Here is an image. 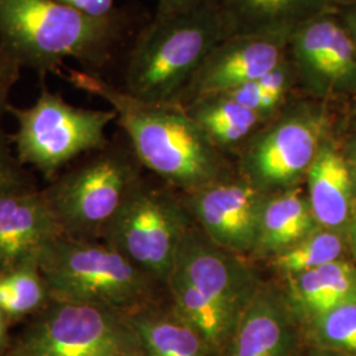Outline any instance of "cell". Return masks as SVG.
I'll list each match as a JSON object with an SVG mask.
<instances>
[{"instance_id":"603a6c76","label":"cell","mask_w":356,"mask_h":356,"mask_svg":"<svg viewBox=\"0 0 356 356\" xmlns=\"http://www.w3.org/2000/svg\"><path fill=\"white\" fill-rule=\"evenodd\" d=\"M296 90H300L298 76L289 54H286L280 64L267 74L226 92V95L269 122L292 101Z\"/></svg>"},{"instance_id":"ffe728a7","label":"cell","mask_w":356,"mask_h":356,"mask_svg":"<svg viewBox=\"0 0 356 356\" xmlns=\"http://www.w3.org/2000/svg\"><path fill=\"white\" fill-rule=\"evenodd\" d=\"M127 316L140 339L143 356H214L172 305L152 302Z\"/></svg>"},{"instance_id":"f546056e","label":"cell","mask_w":356,"mask_h":356,"mask_svg":"<svg viewBox=\"0 0 356 356\" xmlns=\"http://www.w3.org/2000/svg\"><path fill=\"white\" fill-rule=\"evenodd\" d=\"M206 0H157L154 15H170L189 11L204 3Z\"/></svg>"},{"instance_id":"7402d4cb","label":"cell","mask_w":356,"mask_h":356,"mask_svg":"<svg viewBox=\"0 0 356 356\" xmlns=\"http://www.w3.org/2000/svg\"><path fill=\"white\" fill-rule=\"evenodd\" d=\"M170 305L207 344L214 356H222L239 318L204 297L191 282L172 270L165 284Z\"/></svg>"},{"instance_id":"8fae6325","label":"cell","mask_w":356,"mask_h":356,"mask_svg":"<svg viewBox=\"0 0 356 356\" xmlns=\"http://www.w3.org/2000/svg\"><path fill=\"white\" fill-rule=\"evenodd\" d=\"M173 270L238 318L263 284L244 257L218 245L195 223L178 247Z\"/></svg>"},{"instance_id":"30bf717a","label":"cell","mask_w":356,"mask_h":356,"mask_svg":"<svg viewBox=\"0 0 356 356\" xmlns=\"http://www.w3.org/2000/svg\"><path fill=\"white\" fill-rule=\"evenodd\" d=\"M298 89L321 102L356 97V48L338 13H325L289 38Z\"/></svg>"},{"instance_id":"2e32d148","label":"cell","mask_w":356,"mask_h":356,"mask_svg":"<svg viewBox=\"0 0 356 356\" xmlns=\"http://www.w3.org/2000/svg\"><path fill=\"white\" fill-rule=\"evenodd\" d=\"M305 182L310 207L319 226L347 235L356 206V176L332 135L322 143Z\"/></svg>"},{"instance_id":"8d00e7d4","label":"cell","mask_w":356,"mask_h":356,"mask_svg":"<svg viewBox=\"0 0 356 356\" xmlns=\"http://www.w3.org/2000/svg\"><path fill=\"white\" fill-rule=\"evenodd\" d=\"M10 356H26L24 355V354H22V353H20V351H19V350H16V351H15V353H13V354H11V355Z\"/></svg>"},{"instance_id":"e575fe53","label":"cell","mask_w":356,"mask_h":356,"mask_svg":"<svg viewBox=\"0 0 356 356\" xmlns=\"http://www.w3.org/2000/svg\"><path fill=\"white\" fill-rule=\"evenodd\" d=\"M310 356H356L344 354L339 351H332V350H323V348H313Z\"/></svg>"},{"instance_id":"ac0fdd59","label":"cell","mask_w":356,"mask_h":356,"mask_svg":"<svg viewBox=\"0 0 356 356\" xmlns=\"http://www.w3.org/2000/svg\"><path fill=\"white\" fill-rule=\"evenodd\" d=\"M318 227L302 185L267 194L251 259L268 260L301 242Z\"/></svg>"},{"instance_id":"484cf974","label":"cell","mask_w":356,"mask_h":356,"mask_svg":"<svg viewBox=\"0 0 356 356\" xmlns=\"http://www.w3.org/2000/svg\"><path fill=\"white\" fill-rule=\"evenodd\" d=\"M314 348L356 355V302L338 306L304 326Z\"/></svg>"},{"instance_id":"5bb4252c","label":"cell","mask_w":356,"mask_h":356,"mask_svg":"<svg viewBox=\"0 0 356 356\" xmlns=\"http://www.w3.org/2000/svg\"><path fill=\"white\" fill-rule=\"evenodd\" d=\"M298 329L282 291L261 284L222 356H294Z\"/></svg>"},{"instance_id":"cb8c5ba5","label":"cell","mask_w":356,"mask_h":356,"mask_svg":"<svg viewBox=\"0 0 356 356\" xmlns=\"http://www.w3.org/2000/svg\"><path fill=\"white\" fill-rule=\"evenodd\" d=\"M347 250L348 241L344 232L319 226L301 242L268 259V266L286 277L342 260Z\"/></svg>"},{"instance_id":"836d02e7","label":"cell","mask_w":356,"mask_h":356,"mask_svg":"<svg viewBox=\"0 0 356 356\" xmlns=\"http://www.w3.org/2000/svg\"><path fill=\"white\" fill-rule=\"evenodd\" d=\"M8 317L6 316V313L0 309V348L6 343V334H7V322Z\"/></svg>"},{"instance_id":"83f0119b","label":"cell","mask_w":356,"mask_h":356,"mask_svg":"<svg viewBox=\"0 0 356 356\" xmlns=\"http://www.w3.org/2000/svg\"><path fill=\"white\" fill-rule=\"evenodd\" d=\"M22 67L0 44V120L10 106L8 99L15 83L20 78Z\"/></svg>"},{"instance_id":"4316f807","label":"cell","mask_w":356,"mask_h":356,"mask_svg":"<svg viewBox=\"0 0 356 356\" xmlns=\"http://www.w3.org/2000/svg\"><path fill=\"white\" fill-rule=\"evenodd\" d=\"M28 189H36L32 176L17 159L11 136L0 127V195Z\"/></svg>"},{"instance_id":"4fadbf2b","label":"cell","mask_w":356,"mask_h":356,"mask_svg":"<svg viewBox=\"0 0 356 356\" xmlns=\"http://www.w3.org/2000/svg\"><path fill=\"white\" fill-rule=\"evenodd\" d=\"M291 35L234 33L219 42L182 92L178 104L226 94L267 74L288 54Z\"/></svg>"},{"instance_id":"6da1fadb","label":"cell","mask_w":356,"mask_h":356,"mask_svg":"<svg viewBox=\"0 0 356 356\" xmlns=\"http://www.w3.org/2000/svg\"><path fill=\"white\" fill-rule=\"evenodd\" d=\"M66 70L61 76L69 83L113 107L141 165L172 186L191 194L234 177L223 152L206 138L184 106L143 101L104 76L70 67Z\"/></svg>"},{"instance_id":"277c9868","label":"cell","mask_w":356,"mask_h":356,"mask_svg":"<svg viewBox=\"0 0 356 356\" xmlns=\"http://www.w3.org/2000/svg\"><path fill=\"white\" fill-rule=\"evenodd\" d=\"M38 267L51 301L107 306L124 313L156 302L161 284L107 243L66 235L42 250Z\"/></svg>"},{"instance_id":"44dd1931","label":"cell","mask_w":356,"mask_h":356,"mask_svg":"<svg viewBox=\"0 0 356 356\" xmlns=\"http://www.w3.org/2000/svg\"><path fill=\"white\" fill-rule=\"evenodd\" d=\"M220 152L242 149L267 120L226 94L209 95L184 106Z\"/></svg>"},{"instance_id":"74e56055","label":"cell","mask_w":356,"mask_h":356,"mask_svg":"<svg viewBox=\"0 0 356 356\" xmlns=\"http://www.w3.org/2000/svg\"><path fill=\"white\" fill-rule=\"evenodd\" d=\"M354 131H356V115L355 118H354Z\"/></svg>"},{"instance_id":"52a82bcc","label":"cell","mask_w":356,"mask_h":356,"mask_svg":"<svg viewBox=\"0 0 356 356\" xmlns=\"http://www.w3.org/2000/svg\"><path fill=\"white\" fill-rule=\"evenodd\" d=\"M329 103L294 97L241 149V177L267 194L301 186L331 135Z\"/></svg>"},{"instance_id":"d590c367","label":"cell","mask_w":356,"mask_h":356,"mask_svg":"<svg viewBox=\"0 0 356 356\" xmlns=\"http://www.w3.org/2000/svg\"><path fill=\"white\" fill-rule=\"evenodd\" d=\"M334 3H335V6H337L338 10L346 8V7L356 6V0H334Z\"/></svg>"},{"instance_id":"7a4b0ae2","label":"cell","mask_w":356,"mask_h":356,"mask_svg":"<svg viewBox=\"0 0 356 356\" xmlns=\"http://www.w3.org/2000/svg\"><path fill=\"white\" fill-rule=\"evenodd\" d=\"M131 29L124 10L91 16L51 0H0V44L22 69L41 78L61 73L65 60L103 76Z\"/></svg>"},{"instance_id":"d6986e66","label":"cell","mask_w":356,"mask_h":356,"mask_svg":"<svg viewBox=\"0 0 356 356\" xmlns=\"http://www.w3.org/2000/svg\"><path fill=\"white\" fill-rule=\"evenodd\" d=\"M234 33L291 35L325 13H337L334 0H216Z\"/></svg>"},{"instance_id":"4dcf8cb0","label":"cell","mask_w":356,"mask_h":356,"mask_svg":"<svg viewBox=\"0 0 356 356\" xmlns=\"http://www.w3.org/2000/svg\"><path fill=\"white\" fill-rule=\"evenodd\" d=\"M337 13L356 48V6L341 8Z\"/></svg>"},{"instance_id":"7c38bea8","label":"cell","mask_w":356,"mask_h":356,"mask_svg":"<svg viewBox=\"0 0 356 356\" xmlns=\"http://www.w3.org/2000/svg\"><path fill=\"white\" fill-rule=\"evenodd\" d=\"M267 193L247 179L231 177L186 194L184 204L194 223L232 254L251 259Z\"/></svg>"},{"instance_id":"e0dca14e","label":"cell","mask_w":356,"mask_h":356,"mask_svg":"<svg viewBox=\"0 0 356 356\" xmlns=\"http://www.w3.org/2000/svg\"><path fill=\"white\" fill-rule=\"evenodd\" d=\"M282 279L281 291L301 327L338 306L356 302V266L346 259Z\"/></svg>"},{"instance_id":"ba28073f","label":"cell","mask_w":356,"mask_h":356,"mask_svg":"<svg viewBox=\"0 0 356 356\" xmlns=\"http://www.w3.org/2000/svg\"><path fill=\"white\" fill-rule=\"evenodd\" d=\"M194 225L184 200L139 181L103 234L104 243L165 285L178 247Z\"/></svg>"},{"instance_id":"1f68e13d","label":"cell","mask_w":356,"mask_h":356,"mask_svg":"<svg viewBox=\"0 0 356 356\" xmlns=\"http://www.w3.org/2000/svg\"><path fill=\"white\" fill-rule=\"evenodd\" d=\"M341 147L356 176V131H353V134L346 138V140L341 144Z\"/></svg>"},{"instance_id":"9a60e30c","label":"cell","mask_w":356,"mask_h":356,"mask_svg":"<svg viewBox=\"0 0 356 356\" xmlns=\"http://www.w3.org/2000/svg\"><path fill=\"white\" fill-rule=\"evenodd\" d=\"M64 235L51 207L36 189L0 195V270L38 259Z\"/></svg>"},{"instance_id":"d4e9b609","label":"cell","mask_w":356,"mask_h":356,"mask_svg":"<svg viewBox=\"0 0 356 356\" xmlns=\"http://www.w3.org/2000/svg\"><path fill=\"white\" fill-rule=\"evenodd\" d=\"M51 302L38 259L0 270V309L8 318H20L42 310Z\"/></svg>"},{"instance_id":"5b68a950","label":"cell","mask_w":356,"mask_h":356,"mask_svg":"<svg viewBox=\"0 0 356 356\" xmlns=\"http://www.w3.org/2000/svg\"><path fill=\"white\" fill-rule=\"evenodd\" d=\"M140 161L128 148L108 143L67 166L42 191L64 235L95 241L140 181Z\"/></svg>"},{"instance_id":"d6a6232c","label":"cell","mask_w":356,"mask_h":356,"mask_svg":"<svg viewBox=\"0 0 356 356\" xmlns=\"http://www.w3.org/2000/svg\"><path fill=\"white\" fill-rule=\"evenodd\" d=\"M347 241H348V250L351 254H356V206L347 229Z\"/></svg>"},{"instance_id":"8992f818","label":"cell","mask_w":356,"mask_h":356,"mask_svg":"<svg viewBox=\"0 0 356 356\" xmlns=\"http://www.w3.org/2000/svg\"><path fill=\"white\" fill-rule=\"evenodd\" d=\"M7 113L17 123L11 135L17 159L51 181L79 157L104 148L110 143L106 129L116 120L113 108L76 107L45 85L32 106L10 104Z\"/></svg>"},{"instance_id":"f1b7e54d","label":"cell","mask_w":356,"mask_h":356,"mask_svg":"<svg viewBox=\"0 0 356 356\" xmlns=\"http://www.w3.org/2000/svg\"><path fill=\"white\" fill-rule=\"evenodd\" d=\"M51 1L74 8L91 16H98V17L108 16L118 10L115 8V0H51Z\"/></svg>"},{"instance_id":"3957f363","label":"cell","mask_w":356,"mask_h":356,"mask_svg":"<svg viewBox=\"0 0 356 356\" xmlns=\"http://www.w3.org/2000/svg\"><path fill=\"white\" fill-rule=\"evenodd\" d=\"M231 35L234 28L216 0L154 15L128 48L119 88L143 101L178 103L207 56Z\"/></svg>"},{"instance_id":"9c48e42d","label":"cell","mask_w":356,"mask_h":356,"mask_svg":"<svg viewBox=\"0 0 356 356\" xmlns=\"http://www.w3.org/2000/svg\"><path fill=\"white\" fill-rule=\"evenodd\" d=\"M17 350L26 356H143L127 313L58 301L38 312Z\"/></svg>"}]
</instances>
